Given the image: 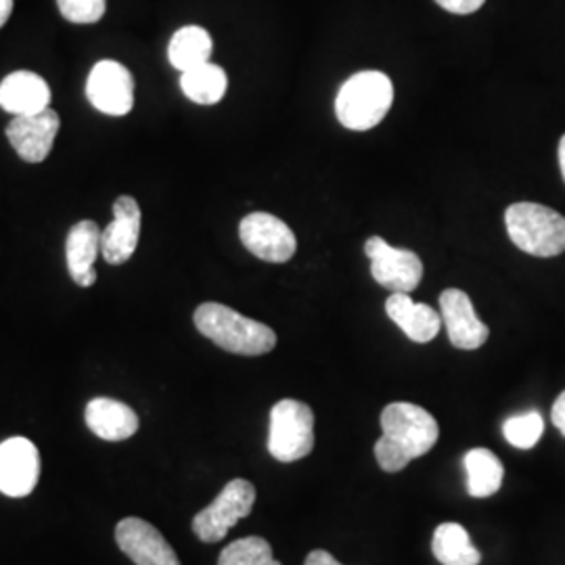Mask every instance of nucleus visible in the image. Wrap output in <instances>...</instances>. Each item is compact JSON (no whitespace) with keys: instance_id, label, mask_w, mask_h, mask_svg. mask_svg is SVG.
Wrapping results in <instances>:
<instances>
[{"instance_id":"nucleus-27","label":"nucleus","mask_w":565,"mask_h":565,"mask_svg":"<svg viewBox=\"0 0 565 565\" xmlns=\"http://www.w3.org/2000/svg\"><path fill=\"white\" fill-rule=\"evenodd\" d=\"M551 419L553 425L562 431V436L565 438V392L559 394V398L553 404V411H551Z\"/></svg>"},{"instance_id":"nucleus-24","label":"nucleus","mask_w":565,"mask_h":565,"mask_svg":"<svg viewBox=\"0 0 565 565\" xmlns=\"http://www.w3.org/2000/svg\"><path fill=\"white\" fill-rule=\"evenodd\" d=\"M503 434H505V440L509 445L522 448V450H530L532 446L539 445V440L543 438L545 422H543L541 413L530 411L524 415L509 417L505 425H503Z\"/></svg>"},{"instance_id":"nucleus-23","label":"nucleus","mask_w":565,"mask_h":565,"mask_svg":"<svg viewBox=\"0 0 565 565\" xmlns=\"http://www.w3.org/2000/svg\"><path fill=\"white\" fill-rule=\"evenodd\" d=\"M218 565H282L273 557V546L260 536H247L223 548Z\"/></svg>"},{"instance_id":"nucleus-28","label":"nucleus","mask_w":565,"mask_h":565,"mask_svg":"<svg viewBox=\"0 0 565 565\" xmlns=\"http://www.w3.org/2000/svg\"><path fill=\"white\" fill-rule=\"evenodd\" d=\"M303 565H342L329 551H324V548H317V551H312V553H308V557H306V562Z\"/></svg>"},{"instance_id":"nucleus-3","label":"nucleus","mask_w":565,"mask_h":565,"mask_svg":"<svg viewBox=\"0 0 565 565\" xmlns=\"http://www.w3.org/2000/svg\"><path fill=\"white\" fill-rule=\"evenodd\" d=\"M394 102V84L384 72H359L343 82L335 116L348 130H371L384 120Z\"/></svg>"},{"instance_id":"nucleus-5","label":"nucleus","mask_w":565,"mask_h":565,"mask_svg":"<svg viewBox=\"0 0 565 565\" xmlns=\"http://www.w3.org/2000/svg\"><path fill=\"white\" fill-rule=\"evenodd\" d=\"M315 448V413L306 403L285 398L270 411L268 452L279 463H294Z\"/></svg>"},{"instance_id":"nucleus-17","label":"nucleus","mask_w":565,"mask_h":565,"mask_svg":"<svg viewBox=\"0 0 565 565\" xmlns=\"http://www.w3.org/2000/svg\"><path fill=\"white\" fill-rule=\"evenodd\" d=\"M84 419L88 429L107 443H121L137 434L139 417L128 404L114 398H93L86 404Z\"/></svg>"},{"instance_id":"nucleus-4","label":"nucleus","mask_w":565,"mask_h":565,"mask_svg":"<svg viewBox=\"0 0 565 565\" xmlns=\"http://www.w3.org/2000/svg\"><path fill=\"white\" fill-rule=\"evenodd\" d=\"M507 233L522 252L553 258L565 252V216L541 203H513L505 212Z\"/></svg>"},{"instance_id":"nucleus-30","label":"nucleus","mask_w":565,"mask_h":565,"mask_svg":"<svg viewBox=\"0 0 565 565\" xmlns=\"http://www.w3.org/2000/svg\"><path fill=\"white\" fill-rule=\"evenodd\" d=\"M559 168H562L565 181V135L562 137V141H559Z\"/></svg>"},{"instance_id":"nucleus-8","label":"nucleus","mask_w":565,"mask_h":565,"mask_svg":"<svg viewBox=\"0 0 565 565\" xmlns=\"http://www.w3.org/2000/svg\"><path fill=\"white\" fill-rule=\"evenodd\" d=\"M239 237L245 249L264 263H287L298 249L294 231L268 212L247 214L239 224Z\"/></svg>"},{"instance_id":"nucleus-11","label":"nucleus","mask_w":565,"mask_h":565,"mask_svg":"<svg viewBox=\"0 0 565 565\" xmlns=\"http://www.w3.org/2000/svg\"><path fill=\"white\" fill-rule=\"evenodd\" d=\"M60 126V114L49 107L32 116H15L7 126V139L23 162L41 163L53 151Z\"/></svg>"},{"instance_id":"nucleus-12","label":"nucleus","mask_w":565,"mask_h":565,"mask_svg":"<svg viewBox=\"0 0 565 565\" xmlns=\"http://www.w3.org/2000/svg\"><path fill=\"white\" fill-rule=\"evenodd\" d=\"M116 543L135 565H181L177 551L156 525L141 518H126L116 525Z\"/></svg>"},{"instance_id":"nucleus-1","label":"nucleus","mask_w":565,"mask_h":565,"mask_svg":"<svg viewBox=\"0 0 565 565\" xmlns=\"http://www.w3.org/2000/svg\"><path fill=\"white\" fill-rule=\"evenodd\" d=\"M384 436L375 445V459L387 473L403 471L406 465L427 455L440 438V427L424 406L387 404L382 413Z\"/></svg>"},{"instance_id":"nucleus-16","label":"nucleus","mask_w":565,"mask_h":565,"mask_svg":"<svg viewBox=\"0 0 565 565\" xmlns=\"http://www.w3.org/2000/svg\"><path fill=\"white\" fill-rule=\"evenodd\" d=\"M0 107L15 116H32L51 107V88L34 72H13L0 82Z\"/></svg>"},{"instance_id":"nucleus-20","label":"nucleus","mask_w":565,"mask_h":565,"mask_svg":"<svg viewBox=\"0 0 565 565\" xmlns=\"http://www.w3.org/2000/svg\"><path fill=\"white\" fill-rule=\"evenodd\" d=\"M431 553L443 565H480L482 555L473 546L463 525L446 522L436 527Z\"/></svg>"},{"instance_id":"nucleus-26","label":"nucleus","mask_w":565,"mask_h":565,"mask_svg":"<svg viewBox=\"0 0 565 565\" xmlns=\"http://www.w3.org/2000/svg\"><path fill=\"white\" fill-rule=\"evenodd\" d=\"M438 7H443L448 13H455V15H469V13H476L486 0H436Z\"/></svg>"},{"instance_id":"nucleus-6","label":"nucleus","mask_w":565,"mask_h":565,"mask_svg":"<svg viewBox=\"0 0 565 565\" xmlns=\"http://www.w3.org/2000/svg\"><path fill=\"white\" fill-rule=\"evenodd\" d=\"M256 503V488L247 480H231L212 505L193 518V532L202 543H221L228 530L247 518Z\"/></svg>"},{"instance_id":"nucleus-13","label":"nucleus","mask_w":565,"mask_h":565,"mask_svg":"<svg viewBox=\"0 0 565 565\" xmlns=\"http://www.w3.org/2000/svg\"><path fill=\"white\" fill-rule=\"evenodd\" d=\"M114 221L103 228L102 256L111 266L128 263L137 252L141 237V207L130 195H120L114 202Z\"/></svg>"},{"instance_id":"nucleus-22","label":"nucleus","mask_w":565,"mask_h":565,"mask_svg":"<svg viewBox=\"0 0 565 565\" xmlns=\"http://www.w3.org/2000/svg\"><path fill=\"white\" fill-rule=\"evenodd\" d=\"M228 78L221 65L203 63L189 72H182L181 88L189 102L198 105H216L226 95Z\"/></svg>"},{"instance_id":"nucleus-14","label":"nucleus","mask_w":565,"mask_h":565,"mask_svg":"<svg viewBox=\"0 0 565 565\" xmlns=\"http://www.w3.org/2000/svg\"><path fill=\"white\" fill-rule=\"evenodd\" d=\"M440 317L448 340L459 350H478L488 342L490 329L476 315L471 298L461 289H445L440 296Z\"/></svg>"},{"instance_id":"nucleus-29","label":"nucleus","mask_w":565,"mask_h":565,"mask_svg":"<svg viewBox=\"0 0 565 565\" xmlns=\"http://www.w3.org/2000/svg\"><path fill=\"white\" fill-rule=\"evenodd\" d=\"M13 13V0H0V28L9 21Z\"/></svg>"},{"instance_id":"nucleus-18","label":"nucleus","mask_w":565,"mask_h":565,"mask_svg":"<svg viewBox=\"0 0 565 565\" xmlns=\"http://www.w3.org/2000/svg\"><path fill=\"white\" fill-rule=\"evenodd\" d=\"M385 312L411 342H431L443 327V317L431 306L413 302L408 294H392L385 302Z\"/></svg>"},{"instance_id":"nucleus-25","label":"nucleus","mask_w":565,"mask_h":565,"mask_svg":"<svg viewBox=\"0 0 565 565\" xmlns=\"http://www.w3.org/2000/svg\"><path fill=\"white\" fill-rule=\"evenodd\" d=\"M57 4L61 15L78 25L97 23L107 9V0H57Z\"/></svg>"},{"instance_id":"nucleus-21","label":"nucleus","mask_w":565,"mask_h":565,"mask_svg":"<svg viewBox=\"0 0 565 565\" xmlns=\"http://www.w3.org/2000/svg\"><path fill=\"white\" fill-rule=\"evenodd\" d=\"M210 55H212V36L200 25H184L181 30H177L168 44V60L181 74L207 63Z\"/></svg>"},{"instance_id":"nucleus-7","label":"nucleus","mask_w":565,"mask_h":565,"mask_svg":"<svg viewBox=\"0 0 565 565\" xmlns=\"http://www.w3.org/2000/svg\"><path fill=\"white\" fill-rule=\"evenodd\" d=\"M364 254L371 260L373 279L394 294H411L424 279V263L411 249H398L382 237H371L364 243Z\"/></svg>"},{"instance_id":"nucleus-10","label":"nucleus","mask_w":565,"mask_h":565,"mask_svg":"<svg viewBox=\"0 0 565 565\" xmlns=\"http://www.w3.org/2000/svg\"><path fill=\"white\" fill-rule=\"evenodd\" d=\"M41 478L39 448L28 438H9L0 445V492L21 499L34 492Z\"/></svg>"},{"instance_id":"nucleus-9","label":"nucleus","mask_w":565,"mask_h":565,"mask_svg":"<svg viewBox=\"0 0 565 565\" xmlns=\"http://www.w3.org/2000/svg\"><path fill=\"white\" fill-rule=\"evenodd\" d=\"M86 99L107 116H126L135 107V78L126 65L103 60L90 70Z\"/></svg>"},{"instance_id":"nucleus-15","label":"nucleus","mask_w":565,"mask_h":565,"mask_svg":"<svg viewBox=\"0 0 565 565\" xmlns=\"http://www.w3.org/2000/svg\"><path fill=\"white\" fill-rule=\"evenodd\" d=\"M102 233L99 224L82 221L74 224L65 242V260L72 279L81 287H93L97 281L95 260L102 254Z\"/></svg>"},{"instance_id":"nucleus-2","label":"nucleus","mask_w":565,"mask_h":565,"mask_svg":"<svg viewBox=\"0 0 565 565\" xmlns=\"http://www.w3.org/2000/svg\"><path fill=\"white\" fill-rule=\"evenodd\" d=\"M193 321L202 335L231 354L263 356L277 345V333L268 324L247 319L224 303H202Z\"/></svg>"},{"instance_id":"nucleus-19","label":"nucleus","mask_w":565,"mask_h":565,"mask_svg":"<svg viewBox=\"0 0 565 565\" xmlns=\"http://www.w3.org/2000/svg\"><path fill=\"white\" fill-rule=\"evenodd\" d=\"M467 469V492L473 499H488L503 486L505 469L494 452L488 448H471L465 455Z\"/></svg>"}]
</instances>
